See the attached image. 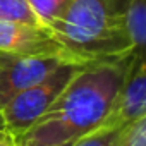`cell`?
I'll use <instances>...</instances> for the list:
<instances>
[{"label":"cell","mask_w":146,"mask_h":146,"mask_svg":"<svg viewBox=\"0 0 146 146\" xmlns=\"http://www.w3.org/2000/svg\"><path fill=\"white\" fill-rule=\"evenodd\" d=\"M134 55L83 65L46 113L14 146H60L96 131L108 119Z\"/></svg>","instance_id":"obj_1"},{"label":"cell","mask_w":146,"mask_h":146,"mask_svg":"<svg viewBox=\"0 0 146 146\" xmlns=\"http://www.w3.org/2000/svg\"><path fill=\"white\" fill-rule=\"evenodd\" d=\"M50 33L81 64L134 55L124 28V0H70Z\"/></svg>","instance_id":"obj_2"},{"label":"cell","mask_w":146,"mask_h":146,"mask_svg":"<svg viewBox=\"0 0 146 146\" xmlns=\"http://www.w3.org/2000/svg\"><path fill=\"white\" fill-rule=\"evenodd\" d=\"M83 65L86 64L74 60L62 62L43 81L21 91L0 108L5 120L7 132L14 141L21 137L38 119H41L46 113V110L55 103V100L67 88L72 78L83 69Z\"/></svg>","instance_id":"obj_3"},{"label":"cell","mask_w":146,"mask_h":146,"mask_svg":"<svg viewBox=\"0 0 146 146\" xmlns=\"http://www.w3.org/2000/svg\"><path fill=\"white\" fill-rule=\"evenodd\" d=\"M65 60L53 55L0 53V108L21 91L43 81Z\"/></svg>","instance_id":"obj_4"},{"label":"cell","mask_w":146,"mask_h":146,"mask_svg":"<svg viewBox=\"0 0 146 146\" xmlns=\"http://www.w3.org/2000/svg\"><path fill=\"white\" fill-rule=\"evenodd\" d=\"M0 53L53 55L70 60L50 29L7 21H0Z\"/></svg>","instance_id":"obj_5"},{"label":"cell","mask_w":146,"mask_h":146,"mask_svg":"<svg viewBox=\"0 0 146 146\" xmlns=\"http://www.w3.org/2000/svg\"><path fill=\"white\" fill-rule=\"evenodd\" d=\"M143 117H146V64L144 55H134L103 125H129Z\"/></svg>","instance_id":"obj_6"},{"label":"cell","mask_w":146,"mask_h":146,"mask_svg":"<svg viewBox=\"0 0 146 146\" xmlns=\"http://www.w3.org/2000/svg\"><path fill=\"white\" fill-rule=\"evenodd\" d=\"M124 28L134 55H144L146 0H124Z\"/></svg>","instance_id":"obj_7"},{"label":"cell","mask_w":146,"mask_h":146,"mask_svg":"<svg viewBox=\"0 0 146 146\" xmlns=\"http://www.w3.org/2000/svg\"><path fill=\"white\" fill-rule=\"evenodd\" d=\"M26 2L31 12L36 16L38 23L48 29L53 23H57L64 16L70 0H26Z\"/></svg>","instance_id":"obj_8"},{"label":"cell","mask_w":146,"mask_h":146,"mask_svg":"<svg viewBox=\"0 0 146 146\" xmlns=\"http://www.w3.org/2000/svg\"><path fill=\"white\" fill-rule=\"evenodd\" d=\"M0 21L41 26L26 0H0ZM43 28V26H41Z\"/></svg>","instance_id":"obj_9"},{"label":"cell","mask_w":146,"mask_h":146,"mask_svg":"<svg viewBox=\"0 0 146 146\" xmlns=\"http://www.w3.org/2000/svg\"><path fill=\"white\" fill-rule=\"evenodd\" d=\"M125 125H102L96 131L76 139L70 146H117Z\"/></svg>","instance_id":"obj_10"},{"label":"cell","mask_w":146,"mask_h":146,"mask_svg":"<svg viewBox=\"0 0 146 146\" xmlns=\"http://www.w3.org/2000/svg\"><path fill=\"white\" fill-rule=\"evenodd\" d=\"M117 146H146V117L125 125Z\"/></svg>","instance_id":"obj_11"},{"label":"cell","mask_w":146,"mask_h":146,"mask_svg":"<svg viewBox=\"0 0 146 146\" xmlns=\"http://www.w3.org/2000/svg\"><path fill=\"white\" fill-rule=\"evenodd\" d=\"M0 146H14V139L9 134L0 136Z\"/></svg>","instance_id":"obj_12"},{"label":"cell","mask_w":146,"mask_h":146,"mask_svg":"<svg viewBox=\"0 0 146 146\" xmlns=\"http://www.w3.org/2000/svg\"><path fill=\"white\" fill-rule=\"evenodd\" d=\"M4 134H9V132H7V127H5V120H4L2 110H0V136H4Z\"/></svg>","instance_id":"obj_13"},{"label":"cell","mask_w":146,"mask_h":146,"mask_svg":"<svg viewBox=\"0 0 146 146\" xmlns=\"http://www.w3.org/2000/svg\"><path fill=\"white\" fill-rule=\"evenodd\" d=\"M70 144H72V143H67V144H60V146H70Z\"/></svg>","instance_id":"obj_14"}]
</instances>
